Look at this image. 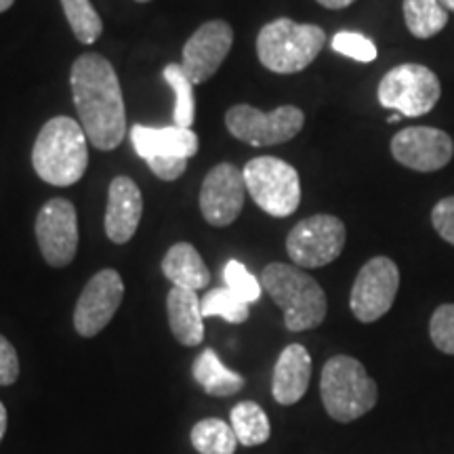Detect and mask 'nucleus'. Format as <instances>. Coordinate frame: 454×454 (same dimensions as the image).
Wrapping results in <instances>:
<instances>
[{"label": "nucleus", "mask_w": 454, "mask_h": 454, "mask_svg": "<svg viewBox=\"0 0 454 454\" xmlns=\"http://www.w3.org/2000/svg\"><path fill=\"white\" fill-rule=\"evenodd\" d=\"M74 106L90 145L116 150L127 137V110L121 81L112 61L99 53H84L72 64Z\"/></svg>", "instance_id": "obj_1"}, {"label": "nucleus", "mask_w": 454, "mask_h": 454, "mask_svg": "<svg viewBox=\"0 0 454 454\" xmlns=\"http://www.w3.org/2000/svg\"><path fill=\"white\" fill-rule=\"evenodd\" d=\"M32 167L44 184L67 187L78 184L89 167V139L70 116H55L34 141Z\"/></svg>", "instance_id": "obj_2"}, {"label": "nucleus", "mask_w": 454, "mask_h": 454, "mask_svg": "<svg viewBox=\"0 0 454 454\" xmlns=\"http://www.w3.org/2000/svg\"><path fill=\"white\" fill-rule=\"evenodd\" d=\"M259 282L284 311V326L291 333L314 331L325 322L328 314L326 293L297 265L270 263Z\"/></svg>", "instance_id": "obj_3"}, {"label": "nucleus", "mask_w": 454, "mask_h": 454, "mask_svg": "<svg viewBox=\"0 0 454 454\" xmlns=\"http://www.w3.org/2000/svg\"><path fill=\"white\" fill-rule=\"evenodd\" d=\"M322 404L337 423H354L377 406L379 387L364 364L351 356H333L322 368Z\"/></svg>", "instance_id": "obj_4"}, {"label": "nucleus", "mask_w": 454, "mask_h": 454, "mask_svg": "<svg viewBox=\"0 0 454 454\" xmlns=\"http://www.w3.org/2000/svg\"><path fill=\"white\" fill-rule=\"evenodd\" d=\"M326 44V32L314 24L280 17L261 27L257 36L259 61L276 74H297L311 66Z\"/></svg>", "instance_id": "obj_5"}, {"label": "nucleus", "mask_w": 454, "mask_h": 454, "mask_svg": "<svg viewBox=\"0 0 454 454\" xmlns=\"http://www.w3.org/2000/svg\"><path fill=\"white\" fill-rule=\"evenodd\" d=\"M247 192L254 204L271 217H291L301 204L297 168L274 156H259L242 170Z\"/></svg>", "instance_id": "obj_6"}, {"label": "nucleus", "mask_w": 454, "mask_h": 454, "mask_svg": "<svg viewBox=\"0 0 454 454\" xmlns=\"http://www.w3.org/2000/svg\"><path fill=\"white\" fill-rule=\"evenodd\" d=\"M442 95L440 78L421 64L391 67L379 82V104L406 118L425 116L438 106Z\"/></svg>", "instance_id": "obj_7"}, {"label": "nucleus", "mask_w": 454, "mask_h": 454, "mask_svg": "<svg viewBox=\"0 0 454 454\" xmlns=\"http://www.w3.org/2000/svg\"><path fill=\"white\" fill-rule=\"evenodd\" d=\"M303 124L305 114L297 106H280L274 112H261L248 104H238L225 112L227 130L253 147L286 144L297 137Z\"/></svg>", "instance_id": "obj_8"}, {"label": "nucleus", "mask_w": 454, "mask_h": 454, "mask_svg": "<svg viewBox=\"0 0 454 454\" xmlns=\"http://www.w3.org/2000/svg\"><path fill=\"white\" fill-rule=\"evenodd\" d=\"M348 230L334 215H311L299 221L286 238V253L297 268L316 270L333 263L343 253Z\"/></svg>", "instance_id": "obj_9"}, {"label": "nucleus", "mask_w": 454, "mask_h": 454, "mask_svg": "<svg viewBox=\"0 0 454 454\" xmlns=\"http://www.w3.org/2000/svg\"><path fill=\"white\" fill-rule=\"evenodd\" d=\"M400 291V270L389 257H372L357 271L349 294V308L364 325L381 320Z\"/></svg>", "instance_id": "obj_10"}, {"label": "nucleus", "mask_w": 454, "mask_h": 454, "mask_svg": "<svg viewBox=\"0 0 454 454\" xmlns=\"http://www.w3.org/2000/svg\"><path fill=\"white\" fill-rule=\"evenodd\" d=\"M78 215L66 198H53L36 217V240L51 268L70 265L78 251Z\"/></svg>", "instance_id": "obj_11"}, {"label": "nucleus", "mask_w": 454, "mask_h": 454, "mask_svg": "<svg viewBox=\"0 0 454 454\" xmlns=\"http://www.w3.org/2000/svg\"><path fill=\"white\" fill-rule=\"evenodd\" d=\"M124 282L116 270H101L84 286L74 308V328L81 337H95L110 325L121 308Z\"/></svg>", "instance_id": "obj_12"}, {"label": "nucleus", "mask_w": 454, "mask_h": 454, "mask_svg": "<svg viewBox=\"0 0 454 454\" xmlns=\"http://www.w3.org/2000/svg\"><path fill=\"white\" fill-rule=\"evenodd\" d=\"M391 156L417 173H435L452 160L454 141L442 129L406 127L391 139Z\"/></svg>", "instance_id": "obj_13"}, {"label": "nucleus", "mask_w": 454, "mask_h": 454, "mask_svg": "<svg viewBox=\"0 0 454 454\" xmlns=\"http://www.w3.org/2000/svg\"><path fill=\"white\" fill-rule=\"evenodd\" d=\"M247 184L242 170L231 162H221L202 181L200 211L213 227H227L242 213Z\"/></svg>", "instance_id": "obj_14"}, {"label": "nucleus", "mask_w": 454, "mask_h": 454, "mask_svg": "<svg viewBox=\"0 0 454 454\" xmlns=\"http://www.w3.org/2000/svg\"><path fill=\"white\" fill-rule=\"evenodd\" d=\"M234 43V30L223 20H213L202 24L185 43L181 55V67L194 84L213 78L225 57L230 55Z\"/></svg>", "instance_id": "obj_15"}, {"label": "nucleus", "mask_w": 454, "mask_h": 454, "mask_svg": "<svg viewBox=\"0 0 454 454\" xmlns=\"http://www.w3.org/2000/svg\"><path fill=\"white\" fill-rule=\"evenodd\" d=\"M144 215V198L139 185L129 177L112 179L107 192L106 234L114 244H127L137 231Z\"/></svg>", "instance_id": "obj_16"}, {"label": "nucleus", "mask_w": 454, "mask_h": 454, "mask_svg": "<svg viewBox=\"0 0 454 454\" xmlns=\"http://www.w3.org/2000/svg\"><path fill=\"white\" fill-rule=\"evenodd\" d=\"M130 141H133L135 152L144 160H154V158H184L190 160L198 152V135L192 129L181 127H144L135 124L130 129Z\"/></svg>", "instance_id": "obj_17"}, {"label": "nucleus", "mask_w": 454, "mask_h": 454, "mask_svg": "<svg viewBox=\"0 0 454 454\" xmlns=\"http://www.w3.org/2000/svg\"><path fill=\"white\" fill-rule=\"evenodd\" d=\"M311 381V356L303 345L293 343L278 356L271 377V394L282 406H293L308 394Z\"/></svg>", "instance_id": "obj_18"}, {"label": "nucleus", "mask_w": 454, "mask_h": 454, "mask_svg": "<svg viewBox=\"0 0 454 454\" xmlns=\"http://www.w3.org/2000/svg\"><path fill=\"white\" fill-rule=\"evenodd\" d=\"M168 326L173 337L185 348H196L204 340V316L196 291L173 286L167 294Z\"/></svg>", "instance_id": "obj_19"}, {"label": "nucleus", "mask_w": 454, "mask_h": 454, "mask_svg": "<svg viewBox=\"0 0 454 454\" xmlns=\"http://www.w3.org/2000/svg\"><path fill=\"white\" fill-rule=\"evenodd\" d=\"M162 274L173 282V286L187 291H200L211 282V271L190 242H177L168 248L162 259Z\"/></svg>", "instance_id": "obj_20"}, {"label": "nucleus", "mask_w": 454, "mask_h": 454, "mask_svg": "<svg viewBox=\"0 0 454 454\" xmlns=\"http://www.w3.org/2000/svg\"><path fill=\"white\" fill-rule=\"evenodd\" d=\"M194 379L213 397H230L244 387V377L227 368L219 356L208 348L194 362Z\"/></svg>", "instance_id": "obj_21"}, {"label": "nucleus", "mask_w": 454, "mask_h": 454, "mask_svg": "<svg viewBox=\"0 0 454 454\" xmlns=\"http://www.w3.org/2000/svg\"><path fill=\"white\" fill-rule=\"evenodd\" d=\"M230 425L234 429L238 444L253 448L261 446L270 440L271 425L268 414L261 408L257 402L244 400L236 404L230 412Z\"/></svg>", "instance_id": "obj_22"}, {"label": "nucleus", "mask_w": 454, "mask_h": 454, "mask_svg": "<svg viewBox=\"0 0 454 454\" xmlns=\"http://www.w3.org/2000/svg\"><path fill=\"white\" fill-rule=\"evenodd\" d=\"M402 11L408 32L421 41L440 34L448 24V11L442 7L440 0H404Z\"/></svg>", "instance_id": "obj_23"}, {"label": "nucleus", "mask_w": 454, "mask_h": 454, "mask_svg": "<svg viewBox=\"0 0 454 454\" xmlns=\"http://www.w3.org/2000/svg\"><path fill=\"white\" fill-rule=\"evenodd\" d=\"M192 446L200 454H234L238 438L221 419H202L192 429Z\"/></svg>", "instance_id": "obj_24"}, {"label": "nucleus", "mask_w": 454, "mask_h": 454, "mask_svg": "<svg viewBox=\"0 0 454 454\" xmlns=\"http://www.w3.org/2000/svg\"><path fill=\"white\" fill-rule=\"evenodd\" d=\"M162 78L173 89L175 93V127L192 129L196 116V104H194V82L187 78L181 64H168L164 67Z\"/></svg>", "instance_id": "obj_25"}, {"label": "nucleus", "mask_w": 454, "mask_h": 454, "mask_svg": "<svg viewBox=\"0 0 454 454\" xmlns=\"http://www.w3.org/2000/svg\"><path fill=\"white\" fill-rule=\"evenodd\" d=\"M200 309L204 317H223L230 325H242L248 320L251 311L248 303L231 293L230 288H213L200 299Z\"/></svg>", "instance_id": "obj_26"}, {"label": "nucleus", "mask_w": 454, "mask_h": 454, "mask_svg": "<svg viewBox=\"0 0 454 454\" xmlns=\"http://www.w3.org/2000/svg\"><path fill=\"white\" fill-rule=\"evenodd\" d=\"M61 7L67 17L74 36L82 44H93L104 32V21L95 11L90 0H61Z\"/></svg>", "instance_id": "obj_27"}, {"label": "nucleus", "mask_w": 454, "mask_h": 454, "mask_svg": "<svg viewBox=\"0 0 454 454\" xmlns=\"http://www.w3.org/2000/svg\"><path fill=\"white\" fill-rule=\"evenodd\" d=\"M331 47L339 55L349 57V59L360 61V64H372L377 59V44L368 36H364V34L339 32L333 36Z\"/></svg>", "instance_id": "obj_28"}, {"label": "nucleus", "mask_w": 454, "mask_h": 454, "mask_svg": "<svg viewBox=\"0 0 454 454\" xmlns=\"http://www.w3.org/2000/svg\"><path fill=\"white\" fill-rule=\"evenodd\" d=\"M223 280H225V286L230 288L231 293H236L238 297L247 301L248 305L254 303V301H259L261 282L251 274V271L244 268L240 261L236 259L227 261L223 268Z\"/></svg>", "instance_id": "obj_29"}, {"label": "nucleus", "mask_w": 454, "mask_h": 454, "mask_svg": "<svg viewBox=\"0 0 454 454\" xmlns=\"http://www.w3.org/2000/svg\"><path fill=\"white\" fill-rule=\"evenodd\" d=\"M429 337L435 349L454 356V303H444L434 311L429 320Z\"/></svg>", "instance_id": "obj_30"}, {"label": "nucleus", "mask_w": 454, "mask_h": 454, "mask_svg": "<svg viewBox=\"0 0 454 454\" xmlns=\"http://www.w3.org/2000/svg\"><path fill=\"white\" fill-rule=\"evenodd\" d=\"M431 223L442 240L454 247V196H446L431 211Z\"/></svg>", "instance_id": "obj_31"}, {"label": "nucleus", "mask_w": 454, "mask_h": 454, "mask_svg": "<svg viewBox=\"0 0 454 454\" xmlns=\"http://www.w3.org/2000/svg\"><path fill=\"white\" fill-rule=\"evenodd\" d=\"M20 379V357L7 337L0 334V387L13 385Z\"/></svg>", "instance_id": "obj_32"}, {"label": "nucleus", "mask_w": 454, "mask_h": 454, "mask_svg": "<svg viewBox=\"0 0 454 454\" xmlns=\"http://www.w3.org/2000/svg\"><path fill=\"white\" fill-rule=\"evenodd\" d=\"M147 167L162 181H175L185 173L187 160L184 158H154V160H147Z\"/></svg>", "instance_id": "obj_33"}, {"label": "nucleus", "mask_w": 454, "mask_h": 454, "mask_svg": "<svg viewBox=\"0 0 454 454\" xmlns=\"http://www.w3.org/2000/svg\"><path fill=\"white\" fill-rule=\"evenodd\" d=\"M354 3H356V0H317V4H322L325 9H333V11L348 9Z\"/></svg>", "instance_id": "obj_34"}, {"label": "nucleus", "mask_w": 454, "mask_h": 454, "mask_svg": "<svg viewBox=\"0 0 454 454\" xmlns=\"http://www.w3.org/2000/svg\"><path fill=\"white\" fill-rule=\"evenodd\" d=\"M7 423H9V417H7V408H4L3 402H0V442H3L4 434H7Z\"/></svg>", "instance_id": "obj_35"}, {"label": "nucleus", "mask_w": 454, "mask_h": 454, "mask_svg": "<svg viewBox=\"0 0 454 454\" xmlns=\"http://www.w3.org/2000/svg\"><path fill=\"white\" fill-rule=\"evenodd\" d=\"M13 3L15 0H0V13H4V11L13 7Z\"/></svg>", "instance_id": "obj_36"}, {"label": "nucleus", "mask_w": 454, "mask_h": 454, "mask_svg": "<svg viewBox=\"0 0 454 454\" xmlns=\"http://www.w3.org/2000/svg\"><path fill=\"white\" fill-rule=\"evenodd\" d=\"M440 4L444 7L446 11H452L454 13V0H440Z\"/></svg>", "instance_id": "obj_37"}, {"label": "nucleus", "mask_w": 454, "mask_h": 454, "mask_svg": "<svg viewBox=\"0 0 454 454\" xmlns=\"http://www.w3.org/2000/svg\"><path fill=\"white\" fill-rule=\"evenodd\" d=\"M400 118H402V114H397V112H395V114H391V116L387 118V122H389V124H394V122L400 121Z\"/></svg>", "instance_id": "obj_38"}, {"label": "nucleus", "mask_w": 454, "mask_h": 454, "mask_svg": "<svg viewBox=\"0 0 454 454\" xmlns=\"http://www.w3.org/2000/svg\"><path fill=\"white\" fill-rule=\"evenodd\" d=\"M137 3H150V0H137Z\"/></svg>", "instance_id": "obj_39"}]
</instances>
